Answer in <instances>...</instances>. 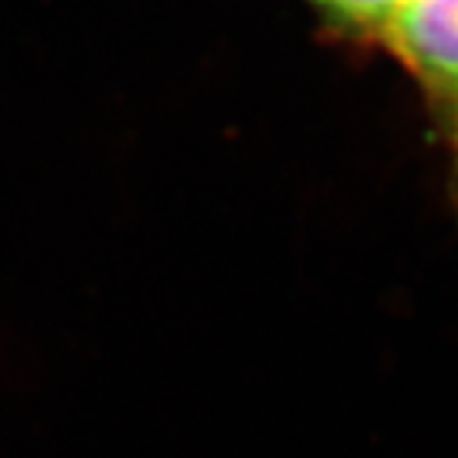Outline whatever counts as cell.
<instances>
[{
	"label": "cell",
	"instance_id": "6da1fadb",
	"mask_svg": "<svg viewBox=\"0 0 458 458\" xmlns=\"http://www.w3.org/2000/svg\"><path fill=\"white\" fill-rule=\"evenodd\" d=\"M441 117L458 99V0H405L379 38Z\"/></svg>",
	"mask_w": 458,
	"mask_h": 458
},
{
	"label": "cell",
	"instance_id": "7a4b0ae2",
	"mask_svg": "<svg viewBox=\"0 0 458 458\" xmlns=\"http://www.w3.org/2000/svg\"><path fill=\"white\" fill-rule=\"evenodd\" d=\"M331 29L382 38L405 0H309Z\"/></svg>",
	"mask_w": 458,
	"mask_h": 458
}]
</instances>
